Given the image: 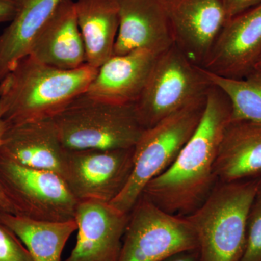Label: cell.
<instances>
[{
	"mask_svg": "<svg viewBox=\"0 0 261 261\" xmlns=\"http://www.w3.org/2000/svg\"><path fill=\"white\" fill-rule=\"evenodd\" d=\"M231 119V102L214 84L193 135L176 161L147 184L142 195L163 211L176 216H187L197 210L217 185L216 159L224 130Z\"/></svg>",
	"mask_w": 261,
	"mask_h": 261,
	"instance_id": "1",
	"label": "cell"
},
{
	"mask_svg": "<svg viewBox=\"0 0 261 261\" xmlns=\"http://www.w3.org/2000/svg\"><path fill=\"white\" fill-rule=\"evenodd\" d=\"M97 68L85 64L61 70L24 57L0 82L7 126L53 119L87 92Z\"/></svg>",
	"mask_w": 261,
	"mask_h": 261,
	"instance_id": "2",
	"label": "cell"
},
{
	"mask_svg": "<svg viewBox=\"0 0 261 261\" xmlns=\"http://www.w3.org/2000/svg\"><path fill=\"white\" fill-rule=\"evenodd\" d=\"M260 182H219L203 203L186 216L197 236L200 261L241 260Z\"/></svg>",
	"mask_w": 261,
	"mask_h": 261,
	"instance_id": "3",
	"label": "cell"
},
{
	"mask_svg": "<svg viewBox=\"0 0 261 261\" xmlns=\"http://www.w3.org/2000/svg\"><path fill=\"white\" fill-rule=\"evenodd\" d=\"M53 120L66 149L132 148L145 130L135 103L107 102L86 93Z\"/></svg>",
	"mask_w": 261,
	"mask_h": 261,
	"instance_id": "4",
	"label": "cell"
},
{
	"mask_svg": "<svg viewBox=\"0 0 261 261\" xmlns=\"http://www.w3.org/2000/svg\"><path fill=\"white\" fill-rule=\"evenodd\" d=\"M206 99L207 96L197 99L144 130L134 147L132 176L121 193L110 202L111 205L129 214L147 184L176 161L200 123Z\"/></svg>",
	"mask_w": 261,
	"mask_h": 261,
	"instance_id": "5",
	"label": "cell"
},
{
	"mask_svg": "<svg viewBox=\"0 0 261 261\" xmlns=\"http://www.w3.org/2000/svg\"><path fill=\"white\" fill-rule=\"evenodd\" d=\"M214 84L202 67L173 45L160 54L140 98L136 112L145 129L205 97Z\"/></svg>",
	"mask_w": 261,
	"mask_h": 261,
	"instance_id": "6",
	"label": "cell"
},
{
	"mask_svg": "<svg viewBox=\"0 0 261 261\" xmlns=\"http://www.w3.org/2000/svg\"><path fill=\"white\" fill-rule=\"evenodd\" d=\"M195 250L198 242L186 216L169 214L141 195L128 214L118 261H163Z\"/></svg>",
	"mask_w": 261,
	"mask_h": 261,
	"instance_id": "7",
	"label": "cell"
},
{
	"mask_svg": "<svg viewBox=\"0 0 261 261\" xmlns=\"http://www.w3.org/2000/svg\"><path fill=\"white\" fill-rule=\"evenodd\" d=\"M0 185L17 215L39 221L74 219L79 201L58 173L0 157Z\"/></svg>",
	"mask_w": 261,
	"mask_h": 261,
	"instance_id": "8",
	"label": "cell"
},
{
	"mask_svg": "<svg viewBox=\"0 0 261 261\" xmlns=\"http://www.w3.org/2000/svg\"><path fill=\"white\" fill-rule=\"evenodd\" d=\"M134 147L65 149L62 178L79 202L96 200L110 203L121 193L132 176Z\"/></svg>",
	"mask_w": 261,
	"mask_h": 261,
	"instance_id": "9",
	"label": "cell"
},
{
	"mask_svg": "<svg viewBox=\"0 0 261 261\" xmlns=\"http://www.w3.org/2000/svg\"><path fill=\"white\" fill-rule=\"evenodd\" d=\"M173 45L192 63L203 67L227 15L221 0H161Z\"/></svg>",
	"mask_w": 261,
	"mask_h": 261,
	"instance_id": "10",
	"label": "cell"
},
{
	"mask_svg": "<svg viewBox=\"0 0 261 261\" xmlns=\"http://www.w3.org/2000/svg\"><path fill=\"white\" fill-rule=\"evenodd\" d=\"M261 55V5L228 19L202 68L212 74L243 80Z\"/></svg>",
	"mask_w": 261,
	"mask_h": 261,
	"instance_id": "11",
	"label": "cell"
},
{
	"mask_svg": "<svg viewBox=\"0 0 261 261\" xmlns=\"http://www.w3.org/2000/svg\"><path fill=\"white\" fill-rule=\"evenodd\" d=\"M74 219L77 241L64 261H118L128 214L109 202L80 201Z\"/></svg>",
	"mask_w": 261,
	"mask_h": 261,
	"instance_id": "12",
	"label": "cell"
},
{
	"mask_svg": "<svg viewBox=\"0 0 261 261\" xmlns=\"http://www.w3.org/2000/svg\"><path fill=\"white\" fill-rule=\"evenodd\" d=\"M120 23L113 56L143 49L160 55L173 45L161 0H119Z\"/></svg>",
	"mask_w": 261,
	"mask_h": 261,
	"instance_id": "13",
	"label": "cell"
},
{
	"mask_svg": "<svg viewBox=\"0 0 261 261\" xmlns=\"http://www.w3.org/2000/svg\"><path fill=\"white\" fill-rule=\"evenodd\" d=\"M28 56L61 70L87 64V54L73 0H61L32 43Z\"/></svg>",
	"mask_w": 261,
	"mask_h": 261,
	"instance_id": "14",
	"label": "cell"
},
{
	"mask_svg": "<svg viewBox=\"0 0 261 261\" xmlns=\"http://www.w3.org/2000/svg\"><path fill=\"white\" fill-rule=\"evenodd\" d=\"M64 152L53 119L8 126L0 145L3 159L61 176Z\"/></svg>",
	"mask_w": 261,
	"mask_h": 261,
	"instance_id": "15",
	"label": "cell"
},
{
	"mask_svg": "<svg viewBox=\"0 0 261 261\" xmlns=\"http://www.w3.org/2000/svg\"><path fill=\"white\" fill-rule=\"evenodd\" d=\"M159 56L137 49L111 56L97 68L86 94L107 102L135 103L145 89Z\"/></svg>",
	"mask_w": 261,
	"mask_h": 261,
	"instance_id": "16",
	"label": "cell"
},
{
	"mask_svg": "<svg viewBox=\"0 0 261 261\" xmlns=\"http://www.w3.org/2000/svg\"><path fill=\"white\" fill-rule=\"evenodd\" d=\"M216 173L222 183L261 178V123L229 122L220 145Z\"/></svg>",
	"mask_w": 261,
	"mask_h": 261,
	"instance_id": "17",
	"label": "cell"
},
{
	"mask_svg": "<svg viewBox=\"0 0 261 261\" xmlns=\"http://www.w3.org/2000/svg\"><path fill=\"white\" fill-rule=\"evenodd\" d=\"M75 10L87 63L98 68L113 56L119 28V0H77Z\"/></svg>",
	"mask_w": 261,
	"mask_h": 261,
	"instance_id": "18",
	"label": "cell"
},
{
	"mask_svg": "<svg viewBox=\"0 0 261 261\" xmlns=\"http://www.w3.org/2000/svg\"><path fill=\"white\" fill-rule=\"evenodd\" d=\"M17 11L0 34V82L27 56L40 29L61 0H16Z\"/></svg>",
	"mask_w": 261,
	"mask_h": 261,
	"instance_id": "19",
	"label": "cell"
},
{
	"mask_svg": "<svg viewBox=\"0 0 261 261\" xmlns=\"http://www.w3.org/2000/svg\"><path fill=\"white\" fill-rule=\"evenodd\" d=\"M0 221L23 244L33 261H62L65 245L78 228L75 219L39 221L6 213H0Z\"/></svg>",
	"mask_w": 261,
	"mask_h": 261,
	"instance_id": "20",
	"label": "cell"
},
{
	"mask_svg": "<svg viewBox=\"0 0 261 261\" xmlns=\"http://www.w3.org/2000/svg\"><path fill=\"white\" fill-rule=\"evenodd\" d=\"M206 72L212 83L229 99L231 121L261 123V70L255 68L243 80L223 78Z\"/></svg>",
	"mask_w": 261,
	"mask_h": 261,
	"instance_id": "21",
	"label": "cell"
},
{
	"mask_svg": "<svg viewBox=\"0 0 261 261\" xmlns=\"http://www.w3.org/2000/svg\"><path fill=\"white\" fill-rule=\"evenodd\" d=\"M0 261H33L23 244L0 221Z\"/></svg>",
	"mask_w": 261,
	"mask_h": 261,
	"instance_id": "22",
	"label": "cell"
},
{
	"mask_svg": "<svg viewBox=\"0 0 261 261\" xmlns=\"http://www.w3.org/2000/svg\"><path fill=\"white\" fill-rule=\"evenodd\" d=\"M240 261H261V206H252L249 218L246 247Z\"/></svg>",
	"mask_w": 261,
	"mask_h": 261,
	"instance_id": "23",
	"label": "cell"
},
{
	"mask_svg": "<svg viewBox=\"0 0 261 261\" xmlns=\"http://www.w3.org/2000/svg\"><path fill=\"white\" fill-rule=\"evenodd\" d=\"M228 19L259 6L261 0H221Z\"/></svg>",
	"mask_w": 261,
	"mask_h": 261,
	"instance_id": "24",
	"label": "cell"
},
{
	"mask_svg": "<svg viewBox=\"0 0 261 261\" xmlns=\"http://www.w3.org/2000/svg\"><path fill=\"white\" fill-rule=\"evenodd\" d=\"M5 107L4 104L0 101V145L3 140V135L6 130L8 126L4 119ZM0 213H6V214H17L14 206L10 202L4 190L0 185Z\"/></svg>",
	"mask_w": 261,
	"mask_h": 261,
	"instance_id": "25",
	"label": "cell"
},
{
	"mask_svg": "<svg viewBox=\"0 0 261 261\" xmlns=\"http://www.w3.org/2000/svg\"><path fill=\"white\" fill-rule=\"evenodd\" d=\"M16 11V0H0V23L11 21Z\"/></svg>",
	"mask_w": 261,
	"mask_h": 261,
	"instance_id": "26",
	"label": "cell"
},
{
	"mask_svg": "<svg viewBox=\"0 0 261 261\" xmlns=\"http://www.w3.org/2000/svg\"><path fill=\"white\" fill-rule=\"evenodd\" d=\"M163 261H200L198 250L179 252Z\"/></svg>",
	"mask_w": 261,
	"mask_h": 261,
	"instance_id": "27",
	"label": "cell"
},
{
	"mask_svg": "<svg viewBox=\"0 0 261 261\" xmlns=\"http://www.w3.org/2000/svg\"><path fill=\"white\" fill-rule=\"evenodd\" d=\"M255 205L261 206V182L260 187H259L258 192H257L256 199H255Z\"/></svg>",
	"mask_w": 261,
	"mask_h": 261,
	"instance_id": "28",
	"label": "cell"
},
{
	"mask_svg": "<svg viewBox=\"0 0 261 261\" xmlns=\"http://www.w3.org/2000/svg\"><path fill=\"white\" fill-rule=\"evenodd\" d=\"M255 68H256V69L261 70V55L260 58H259L258 61H257L256 65H255Z\"/></svg>",
	"mask_w": 261,
	"mask_h": 261,
	"instance_id": "29",
	"label": "cell"
}]
</instances>
